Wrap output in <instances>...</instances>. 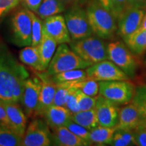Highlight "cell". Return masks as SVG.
Segmentation results:
<instances>
[{"label":"cell","mask_w":146,"mask_h":146,"mask_svg":"<svg viewBox=\"0 0 146 146\" xmlns=\"http://www.w3.org/2000/svg\"><path fill=\"white\" fill-rule=\"evenodd\" d=\"M29 74L5 45L0 43V101L19 103Z\"/></svg>","instance_id":"obj_1"},{"label":"cell","mask_w":146,"mask_h":146,"mask_svg":"<svg viewBox=\"0 0 146 146\" xmlns=\"http://www.w3.org/2000/svg\"><path fill=\"white\" fill-rule=\"evenodd\" d=\"M86 12L93 33L103 40L114 36L117 31V21L98 0H91Z\"/></svg>","instance_id":"obj_2"},{"label":"cell","mask_w":146,"mask_h":146,"mask_svg":"<svg viewBox=\"0 0 146 146\" xmlns=\"http://www.w3.org/2000/svg\"><path fill=\"white\" fill-rule=\"evenodd\" d=\"M70 48L90 65L108 59L107 44L98 36H89L70 43Z\"/></svg>","instance_id":"obj_3"},{"label":"cell","mask_w":146,"mask_h":146,"mask_svg":"<svg viewBox=\"0 0 146 146\" xmlns=\"http://www.w3.org/2000/svg\"><path fill=\"white\" fill-rule=\"evenodd\" d=\"M89 66L91 65L82 59L66 43H62L56 49L46 73L52 76L74 69H85Z\"/></svg>","instance_id":"obj_4"},{"label":"cell","mask_w":146,"mask_h":146,"mask_svg":"<svg viewBox=\"0 0 146 146\" xmlns=\"http://www.w3.org/2000/svg\"><path fill=\"white\" fill-rule=\"evenodd\" d=\"M99 94L116 105L131 103L134 96L135 87L128 80L100 81Z\"/></svg>","instance_id":"obj_5"},{"label":"cell","mask_w":146,"mask_h":146,"mask_svg":"<svg viewBox=\"0 0 146 146\" xmlns=\"http://www.w3.org/2000/svg\"><path fill=\"white\" fill-rule=\"evenodd\" d=\"M108 58L129 77L135 74L137 63L125 43L120 41L110 42L107 45Z\"/></svg>","instance_id":"obj_6"},{"label":"cell","mask_w":146,"mask_h":146,"mask_svg":"<svg viewBox=\"0 0 146 146\" xmlns=\"http://www.w3.org/2000/svg\"><path fill=\"white\" fill-rule=\"evenodd\" d=\"M66 24L72 40H78L92 35L86 10L80 6H74L64 16Z\"/></svg>","instance_id":"obj_7"},{"label":"cell","mask_w":146,"mask_h":146,"mask_svg":"<svg viewBox=\"0 0 146 146\" xmlns=\"http://www.w3.org/2000/svg\"><path fill=\"white\" fill-rule=\"evenodd\" d=\"M52 143V133L45 120L35 118L27 127L23 146H48Z\"/></svg>","instance_id":"obj_8"},{"label":"cell","mask_w":146,"mask_h":146,"mask_svg":"<svg viewBox=\"0 0 146 146\" xmlns=\"http://www.w3.org/2000/svg\"><path fill=\"white\" fill-rule=\"evenodd\" d=\"M86 72L87 78L98 82L129 80L130 78L108 59L89 66L86 68Z\"/></svg>","instance_id":"obj_9"},{"label":"cell","mask_w":146,"mask_h":146,"mask_svg":"<svg viewBox=\"0 0 146 146\" xmlns=\"http://www.w3.org/2000/svg\"><path fill=\"white\" fill-rule=\"evenodd\" d=\"M14 40L18 46L31 45L32 21L28 9L21 10L12 19Z\"/></svg>","instance_id":"obj_10"},{"label":"cell","mask_w":146,"mask_h":146,"mask_svg":"<svg viewBox=\"0 0 146 146\" xmlns=\"http://www.w3.org/2000/svg\"><path fill=\"white\" fill-rule=\"evenodd\" d=\"M145 12V9L132 5L118 17L117 31L123 39L139 29Z\"/></svg>","instance_id":"obj_11"},{"label":"cell","mask_w":146,"mask_h":146,"mask_svg":"<svg viewBox=\"0 0 146 146\" xmlns=\"http://www.w3.org/2000/svg\"><path fill=\"white\" fill-rule=\"evenodd\" d=\"M41 83L39 78H28L24 83L20 103L27 117H34L38 103Z\"/></svg>","instance_id":"obj_12"},{"label":"cell","mask_w":146,"mask_h":146,"mask_svg":"<svg viewBox=\"0 0 146 146\" xmlns=\"http://www.w3.org/2000/svg\"><path fill=\"white\" fill-rule=\"evenodd\" d=\"M94 110L100 125L108 127H116L120 110L118 105L98 95Z\"/></svg>","instance_id":"obj_13"},{"label":"cell","mask_w":146,"mask_h":146,"mask_svg":"<svg viewBox=\"0 0 146 146\" xmlns=\"http://www.w3.org/2000/svg\"><path fill=\"white\" fill-rule=\"evenodd\" d=\"M43 33L54 39L59 45L69 43L71 41L65 18L59 14L50 16L44 20Z\"/></svg>","instance_id":"obj_14"},{"label":"cell","mask_w":146,"mask_h":146,"mask_svg":"<svg viewBox=\"0 0 146 146\" xmlns=\"http://www.w3.org/2000/svg\"><path fill=\"white\" fill-rule=\"evenodd\" d=\"M41 86L40 90L39 103L36 108L34 117H43V114L54 103L56 83L53 81L51 76L46 72L39 74Z\"/></svg>","instance_id":"obj_15"},{"label":"cell","mask_w":146,"mask_h":146,"mask_svg":"<svg viewBox=\"0 0 146 146\" xmlns=\"http://www.w3.org/2000/svg\"><path fill=\"white\" fill-rule=\"evenodd\" d=\"M9 120V127L22 138L27 129V116L18 103L1 102Z\"/></svg>","instance_id":"obj_16"},{"label":"cell","mask_w":146,"mask_h":146,"mask_svg":"<svg viewBox=\"0 0 146 146\" xmlns=\"http://www.w3.org/2000/svg\"><path fill=\"white\" fill-rule=\"evenodd\" d=\"M144 123L137 109L131 102L120 109L118 123L115 127L116 129L134 131Z\"/></svg>","instance_id":"obj_17"},{"label":"cell","mask_w":146,"mask_h":146,"mask_svg":"<svg viewBox=\"0 0 146 146\" xmlns=\"http://www.w3.org/2000/svg\"><path fill=\"white\" fill-rule=\"evenodd\" d=\"M52 143L60 146H86L90 143L79 137L66 127H60L53 129Z\"/></svg>","instance_id":"obj_18"},{"label":"cell","mask_w":146,"mask_h":146,"mask_svg":"<svg viewBox=\"0 0 146 146\" xmlns=\"http://www.w3.org/2000/svg\"><path fill=\"white\" fill-rule=\"evenodd\" d=\"M71 115L64 106L52 105L44 112L43 117L49 127L54 129L66 125L71 120Z\"/></svg>","instance_id":"obj_19"},{"label":"cell","mask_w":146,"mask_h":146,"mask_svg":"<svg viewBox=\"0 0 146 146\" xmlns=\"http://www.w3.org/2000/svg\"><path fill=\"white\" fill-rule=\"evenodd\" d=\"M57 45H58L57 42L54 39L43 33L41 41L37 45L40 57L39 72H43L47 70L56 52Z\"/></svg>","instance_id":"obj_20"},{"label":"cell","mask_w":146,"mask_h":146,"mask_svg":"<svg viewBox=\"0 0 146 146\" xmlns=\"http://www.w3.org/2000/svg\"><path fill=\"white\" fill-rule=\"evenodd\" d=\"M89 131V141L91 144L95 143L98 145H110L116 131V127L99 125Z\"/></svg>","instance_id":"obj_21"},{"label":"cell","mask_w":146,"mask_h":146,"mask_svg":"<svg viewBox=\"0 0 146 146\" xmlns=\"http://www.w3.org/2000/svg\"><path fill=\"white\" fill-rule=\"evenodd\" d=\"M123 41L134 55L139 56L146 52V31L137 30Z\"/></svg>","instance_id":"obj_22"},{"label":"cell","mask_w":146,"mask_h":146,"mask_svg":"<svg viewBox=\"0 0 146 146\" xmlns=\"http://www.w3.org/2000/svg\"><path fill=\"white\" fill-rule=\"evenodd\" d=\"M66 6L60 0H43L35 13L42 20L57 15L65 10Z\"/></svg>","instance_id":"obj_23"},{"label":"cell","mask_w":146,"mask_h":146,"mask_svg":"<svg viewBox=\"0 0 146 146\" xmlns=\"http://www.w3.org/2000/svg\"><path fill=\"white\" fill-rule=\"evenodd\" d=\"M71 120L86 128L89 131L92 130L100 125L94 108L89 110L80 111L73 114L71 115Z\"/></svg>","instance_id":"obj_24"},{"label":"cell","mask_w":146,"mask_h":146,"mask_svg":"<svg viewBox=\"0 0 146 146\" xmlns=\"http://www.w3.org/2000/svg\"><path fill=\"white\" fill-rule=\"evenodd\" d=\"M56 83H77L87 78L86 70L83 69H74L65 71L51 76Z\"/></svg>","instance_id":"obj_25"},{"label":"cell","mask_w":146,"mask_h":146,"mask_svg":"<svg viewBox=\"0 0 146 146\" xmlns=\"http://www.w3.org/2000/svg\"><path fill=\"white\" fill-rule=\"evenodd\" d=\"M19 59L25 64L39 70L40 57L38 46L25 47L19 52Z\"/></svg>","instance_id":"obj_26"},{"label":"cell","mask_w":146,"mask_h":146,"mask_svg":"<svg viewBox=\"0 0 146 146\" xmlns=\"http://www.w3.org/2000/svg\"><path fill=\"white\" fill-rule=\"evenodd\" d=\"M23 138L6 125L0 122V146L21 145Z\"/></svg>","instance_id":"obj_27"},{"label":"cell","mask_w":146,"mask_h":146,"mask_svg":"<svg viewBox=\"0 0 146 146\" xmlns=\"http://www.w3.org/2000/svg\"><path fill=\"white\" fill-rule=\"evenodd\" d=\"M112 13L116 21L126 10L132 6V0H98Z\"/></svg>","instance_id":"obj_28"},{"label":"cell","mask_w":146,"mask_h":146,"mask_svg":"<svg viewBox=\"0 0 146 146\" xmlns=\"http://www.w3.org/2000/svg\"><path fill=\"white\" fill-rule=\"evenodd\" d=\"M110 145L114 146L136 145L134 131L116 129Z\"/></svg>","instance_id":"obj_29"},{"label":"cell","mask_w":146,"mask_h":146,"mask_svg":"<svg viewBox=\"0 0 146 146\" xmlns=\"http://www.w3.org/2000/svg\"><path fill=\"white\" fill-rule=\"evenodd\" d=\"M131 103L136 107L146 123V85H141L135 88Z\"/></svg>","instance_id":"obj_30"},{"label":"cell","mask_w":146,"mask_h":146,"mask_svg":"<svg viewBox=\"0 0 146 146\" xmlns=\"http://www.w3.org/2000/svg\"><path fill=\"white\" fill-rule=\"evenodd\" d=\"M76 83H56V90L55 93L53 105L64 106L69 94L75 86Z\"/></svg>","instance_id":"obj_31"},{"label":"cell","mask_w":146,"mask_h":146,"mask_svg":"<svg viewBox=\"0 0 146 146\" xmlns=\"http://www.w3.org/2000/svg\"><path fill=\"white\" fill-rule=\"evenodd\" d=\"M31 17L32 21V36H31V45L37 46L43 33V23L42 22L39 16H36L35 12L29 10Z\"/></svg>","instance_id":"obj_32"},{"label":"cell","mask_w":146,"mask_h":146,"mask_svg":"<svg viewBox=\"0 0 146 146\" xmlns=\"http://www.w3.org/2000/svg\"><path fill=\"white\" fill-rule=\"evenodd\" d=\"M75 86L78 89L82 91L83 94L91 97L98 96L100 91L99 82L93 79H87L77 82L75 83Z\"/></svg>","instance_id":"obj_33"},{"label":"cell","mask_w":146,"mask_h":146,"mask_svg":"<svg viewBox=\"0 0 146 146\" xmlns=\"http://www.w3.org/2000/svg\"><path fill=\"white\" fill-rule=\"evenodd\" d=\"M77 97L78 105L81 111L89 110L94 109L96 106L97 96L91 97L83 94L79 89L77 91Z\"/></svg>","instance_id":"obj_34"},{"label":"cell","mask_w":146,"mask_h":146,"mask_svg":"<svg viewBox=\"0 0 146 146\" xmlns=\"http://www.w3.org/2000/svg\"><path fill=\"white\" fill-rule=\"evenodd\" d=\"M77 91L78 89L76 87H74L70 91L68 98H67L66 102L64 106V107L70 112L71 114H75V113H77L81 111L79 105H78Z\"/></svg>","instance_id":"obj_35"},{"label":"cell","mask_w":146,"mask_h":146,"mask_svg":"<svg viewBox=\"0 0 146 146\" xmlns=\"http://www.w3.org/2000/svg\"><path fill=\"white\" fill-rule=\"evenodd\" d=\"M65 127L68 128L69 130L72 131V132L74 133V134H75L76 135H77L78 137H79L83 139L88 141L89 143H90V141H89V132H90V131H89L88 129H87L86 128L83 127V126L74 123V122L72 121V120H70V121L66 124V125Z\"/></svg>","instance_id":"obj_36"},{"label":"cell","mask_w":146,"mask_h":146,"mask_svg":"<svg viewBox=\"0 0 146 146\" xmlns=\"http://www.w3.org/2000/svg\"><path fill=\"white\" fill-rule=\"evenodd\" d=\"M136 145L146 146V123L140 126L134 131Z\"/></svg>","instance_id":"obj_37"},{"label":"cell","mask_w":146,"mask_h":146,"mask_svg":"<svg viewBox=\"0 0 146 146\" xmlns=\"http://www.w3.org/2000/svg\"><path fill=\"white\" fill-rule=\"evenodd\" d=\"M21 0H0V18L16 8Z\"/></svg>","instance_id":"obj_38"},{"label":"cell","mask_w":146,"mask_h":146,"mask_svg":"<svg viewBox=\"0 0 146 146\" xmlns=\"http://www.w3.org/2000/svg\"><path fill=\"white\" fill-rule=\"evenodd\" d=\"M21 1L28 10L36 12L43 0H21Z\"/></svg>","instance_id":"obj_39"},{"label":"cell","mask_w":146,"mask_h":146,"mask_svg":"<svg viewBox=\"0 0 146 146\" xmlns=\"http://www.w3.org/2000/svg\"><path fill=\"white\" fill-rule=\"evenodd\" d=\"M64 5L66 6H79L80 4H82L87 0H60Z\"/></svg>","instance_id":"obj_40"},{"label":"cell","mask_w":146,"mask_h":146,"mask_svg":"<svg viewBox=\"0 0 146 146\" xmlns=\"http://www.w3.org/2000/svg\"><path fill=\"white\" fill-rule=\"evenodd\" d=\"M0 122H1V123H3V124H5V125H6L8 127H9L8 118L2 104H0Z\"/></svg>","instance_id":"obj_41"},{"label":"cell","mask_w":146,"mask_h":146,"mask_svg":"<svg viewBox=\"0 0 146 146\" xmlns=\"http://www.w3.org/2000/svg\"><path fill=\"white\" fill-rule=\"evenodd\" d=\"M133 5L139 7V8H146V0H132Z\"/></svg>","instance_id":"obj_42"},{"label":"cell","mask_w":146,"mask_h":146,"mask_svg":"<svg viewBox=\"0 0 146 146\" xmlns=\"http://www.w3.org/2000/svg\"><path fill=\"white\" fill-rule=\"evenodd\" d=\"M138 30H143V31H146V11L145 12V14H144L143 20H142L141 26H140L139 29Z\"/></svg>","instance_id":"obj_43"},{"label":"cell","mask_w":146,"mask_h":146,"mask_svg":"<svg viewBox=\"0 0 146 146\" xmlns=\"http://www.w3.org/2000/svg\"><path fill=\"white\" fill-rule=\"evenodd\" d=\"M145 63L146 64V57H145Z\"/></svg>","instance_id":"obj_44"},{"label":"cell","mask_w":146,"mask_h":146,"mask_svg":"<svg viewBox=\"0 0 146 146\" xmlns=\"http://www.w3.org/2000/svg\"><path fill=\"white\" fill-rule=\"evenodd\" d=\"M0 104H1V101H0Z\"/></svg>","instance_id":"obj_45"}]
</instances>
